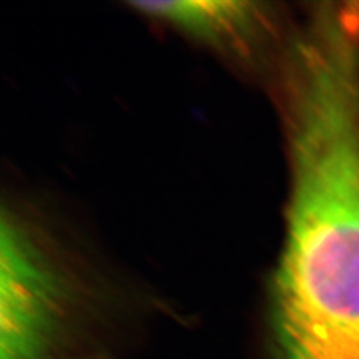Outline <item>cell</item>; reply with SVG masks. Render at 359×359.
I'll use <instances>...</instances> for the list:
<instances>
[{
	"label": "cell",
	"mask_w": 359,
	"mask_h": 359,
	"mask_svg": "<svg viewBox=\"0 0 359 359\" xmlns=\"http://www.w3.org/2000/svg\"><path fill=\"white\" fill-rule=\"evenodd\" d=\"M287 75L290 198L274 280L283 359H359V5L311 13Z\"/></svg>",
	"instance_id": "cell-1"
},
{
	"label": "cell",
	"mask_w": 359,
	"mask_h": 359,
	"mask_svg": "<svg viewBox=\"0 0 359 359\" xmlns=\"http://www.w3.org/2000/svg\"><path fill=\"white\" fill-rule=\"evenodd\" d=\"M59 282L18 220L0 228V351L2 359H42L53 331Z\"/></svg>",
	"instance_id": "cell-2"
},
{
	"label": "cell",
	"mask_w": 359,
	"mask_h": 359,
	"mask_svg": "<svg viewBox=\"0 0 359 359\" xmlns=\"http://www.w3.org/2000/svg\"><path fill=\"white\" fill-rule=\"evenodd\" d=\"M145 15L171 22L192 35L212 42H235L259 22L257 4L233 0H180V2H133Z\"/></svg>",
	"instance_id": "cell-3"
}]
</instances>
